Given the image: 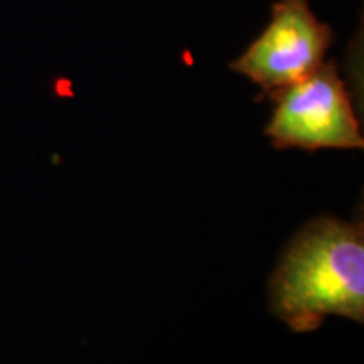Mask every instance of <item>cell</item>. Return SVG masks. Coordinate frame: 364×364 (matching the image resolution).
<instances>
[{"instance_id": "cell-1", "label": "cell", "mask_w": 364, "mask_h": 364, "mask_svg": "<svg viewBox=\"0 0 364 364\" xmlns=\"http://www.w3.org/2000/svg\"><path fill=\"white\" fill-rule=\"evenodd\" d=\"M270 306L290 329H317L327 316L364 317V231L318 218L292 240L270 282Z\"/></svg>"}, {"instance_id": "cell-2", "label": "cell", "mask_w": 364, "mask_h": 364, "mask_svg": "<svg viewBox=\"0 0 364 364\" xmlns=\"http://www.w3.org/2000/svg\"><path fill=\"white\" fill-rule=\"evenodd\" d=\"M275 110L265 134L279 149H361L363 135L336 63L272 93Z\"/></svg>"}, {"instance_id": "cell-3", "label": "cell", "mask_w": 364, "mask_h": 364, "mask_svg": "<svg viewBox=\"0 0 364 364\" xmlns=\"http://www.w3.org/2000/svg\"><path fill=\"white\" fill-rule=\"evenodd\" d=\"M332 41V27L314 16L309 0H280L272 6L270 24L231 70L275 93L324 65Z\"/></svg>"}]
</instances>
